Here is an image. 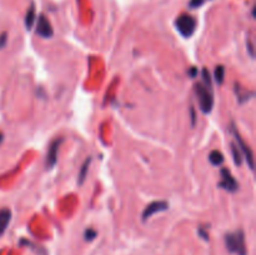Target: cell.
I'll return each mask as SVG.
<instances>
[{
	"label": "cell",
	"instance_id": "22",
	"mask_svg": "<svg viewBox=\"0 0 256 255\" xmlns=\"http://www.w3.org/2000/svg\"><path fill=\"white\" fill-rule=\"evenodd\" d=\"M195 120H196V118H195L194 109H192V125H195Z\"/></svg>",
	"mask_w": 256,
	"mask_h": 255
},
{
	"label": "cell",
	"instance_id": "5",
	"mask_svg": "<svg viewBox=\"0 0 256 255\" xmlns=\"http://www.w3.org/2000/svg\"><path fill=\"white\" fill-rule=\"evenodd\" d=\"M221 182L219 183V188L226 190L229 193H236L239 190V183L230 173L228 168H222L221 169Z\"/></svg>",
	"mask_w": 256,
	"mask_h": 255
},
{
	"label": "cell",
	"instance_id": "23",
	"mask_svg": "<svg viewBox=\"0 0 256 255\" xmlns=\"http://www.w3.org/2000/svg\"><path fill=\"white\" fill-rule=\"evenodd\" d=\"M4 142V134L0 133V145H1V143Z\"/></svg>",
	"mask_w": 256,
	"mask_h": 255
},
{
	"label": "cell",
	"instance_id": "6",
	"mask_svg": "<svg viewBox=\"0 0 256 255\" xmlns=\"http://www.w3.org/2000/svg\"><path fill=\"white\" fill-rule=\"evenodd\" d=\"M64 143V139L63 138H57L54 140L53 143L49 147L48 154H46V159H45V168L48 170L53 169L58 163V156H59V151H60V147Z\"/></svg>",
	"mask_w": 256,
	"mask_h": 255
},
{
	"label": "cell",
	"instance_id": "10",
	"mask_svg": "<svg viewBox=\"0 0 256 255\" xmlns=\"http://www.w3.org/2000/svg\"><path fill=\"white\" fill-rule=\"evenodd\" d=\"M235 94H236V98L240 104H244V103L249 102V100L254 97L253 91L242 89L241 86H240V84H235Z\"/></svg>",
	"mask_w": 256,
	"mask_h": 255
},
{
	"label": "cell",
	"instance_id": "4",
	"mask_svg": "<svg viewBox=\"0 0 256 255\" xmlns=\"http://www.w3.org/2000/svg\"><path fill=\"white\" fill-rule=\"evenodd\" d=\"M231 131H233V135L234 138L236 139L237 142V148H239L240 153L244 155L245 160H246V163H248L249 168H250L251 170H254V154H253V150L250 149V147H249L246 143L244 142V139L241 138V135L239 134V130L236 129V127H235V124H231Z\"/></svg>",
	"mask_w": 256,
	"mask_h": 255
},
{
	"label": "cell",
	"instance_id": "2",
	"mask_svg": "<svg viewBox=\"0 0 256 255\" xmlns=\"http://www.w3.org/2000/svg\"><path fill=\"white\" fill-rule=\"evenodd\" d=\"M195 94L199 100L200 109L204 114H209L214 108V93L213 88L208 86L204 83H196L195 84Z\"/></svg>",
	"mask_w": 256,
	"mask_h": 255
},
{
	"label": "cell",
	"instance_id": "17",
	"mask_svg": "<svg viewBox=\"0 0 256 255\" xmlns=\"http://www.w3.org/2000/svg\"><path fill=\"white\" fill-rule=\"evenodd\" d=\"M206 1H208V0H190L189 6L192 9H197L200 8V6H203Z\"/></svg>",
	"mask_w": 256,
	"mask_h": 255
},
{
	"label": "cell",
	"instance_id": "7",
	"mask_svg": "<svg viewBox=\"0 0 256 255\" xmlns=\"http://www.w3.org/2000/svg\"><path fill=\"white\" fill-rule=\"evenodd\" d=\"M168 209H169V203H168V201H165V200L154 201V203L149 204L147 208H145V209H144L141 219H143V221L145 223V221L149 220L152 215H155V214H159V212H165V210H168Z\"/></svg>",
	"mask_w": 256,
	"mask_h": 255
},
{
	"label": "cell",
	"instance_id": "21",
	"mask_svg": "<svg viewBox=\"0 0 256 255\" xmlns=\"http://www.w3.org/2000/svg\"><path fill=\"white\" fill-rule=\"evenodd\" d=\"M248 49H249V53H250L251 57H254V48H253V42H250V40H248Z\"/></svg>",
	"mask_w": 256,
	"mask_h": 255
},
{
	"label": "cell",
	"instance_id": "9",
	"mask_svg": "<svg viewBox=\"0 0 256 255\" xmlns=\"http://www.w3.org/2000/svg\"><path fill=\"white\" fill-rule=\"evenodd\" d=\"M12 210L8 208L0 209V238L4 235V233L8 229L10 221H12Z\"/></svg>",
	"mask_w": 256,
	"mask_h": 255
},
{
	"label": "cell",
	"instance_id": "19",
	"mask_svg": "<svg viewBox=\"0 0 256 255\" xmlns=\"http://www.w3.org/2000/svg\"><path fill=\"white\" fill-rule=\"evenodd\" d=\"M6 42H8V34L3 33V34L0 35V49H3L6 45Z\"/></svg>",
	"mask_w": 256,
	"mask_h": 255
},
{
	"label": "cell",
	"instance_id": "18",
	"mask_svg": "<svg viewBox=\"0 0 256 255\" xmlns=\"http://www.w3.org/2000/svg\"><path fill=\"white\" fill-rule=\"evenodd\" d=\"M197 234H199V236L203 239V240L209 241V233L204 227H200L199 229H197Z\"/></svg>",
	"mask_w": 256,
	"mask_h": 255
},
{
	"label": "cell",
	"instance_id": "12",
	"mask_svg": "<svg viewBox=\"0 0 256 255\" xmlns=\"http://www.w3.org/2000/svg\"><path fill=\"white\" fill-rule=\"evenodd\" d=\"M90 164H91V158H87L84 162V164L82 165V168H80L79 175H78V184H79L80 187H82V185L85 183V180H86V176H87V173H89V168H90Z\"/></svg>",
	"mask_w": 256,
	"mask_h": 255
},
{
	"label": "cell",
	"instance_id": "16",
	"mask_svg": "<svg viewBox=\"0 0 256 255\" xmlns=\"http://www.w3.org/2000/svg\"><path fill=\"white\" fill-rule=\"evenodd\" d=\"M96 235H98V233H96V230H94V229H91V228H89V229L85 230L84 239L86 241H93L94 239L96 238Z\"/></svg>",
	"mask_w": 256,
	"mask_h": 255
},
{
	"label": "cell",
	"instance_id": "15",
	"mask_svg": "<svg viewBox=\"0 0 256 255\" xmlns=\"http://www.w3.org/2000/svg\"><path fill=\"white\" fill-rule=\"evenodd\" d=\"M231 153H233V156H234V163H235L237 167H240L242 163V156L239 150V148H237V145H235L234 143L231 144Z\"/></svg>",
	"mask_w": 256,
	"mask_h": 255
},
{
	"label": "cell",
	"instance_id": "13",
	"mask_svg": "<svg viewBox=\"0 0 256 255\" xmlns=\"http://www.w3.org/2000/svg\"><path fill=\"white\" fill-rule=\"evenodd\" d=\"M209 160H210V163L213 165H215V167H219V165H221L222 163H224L225 158H224V155H222L221 151L213 150L210 154H209Z\"/></svg>",
	"mask_w": 256,
	"mask_h": 255
},
{
	"label": "cell",
	"instance_id": "20",
	"mask_svg": "<svg viewBox=\"0 0 256 255\" xmlns=\"http://www.w3.org/2000/svg\"><path fill=\"white\" fill-rule=\"evenodd\" d=\"M189 74H190V77H192V78H196L197 69L195 68V66H192V68L190 69V71H189Z\"/></svg>",
	"mask_w": 256,
	"mask_h": 255
},
{
	"label": "cell",
	"instance_id": "14",
	"mask_svg": "<svg viewBox=\"0 0 256 255\" xmlns=\"http://www.w3.org/2000/svg\"><path fill=\"white\" fill-rule=\"evenodd\" d=\"M214 79L219 85H221L225 79V68L224 65H217L214 71Z\"/></svg>",
	"mask_w": 256,
	"mask_h": 255
},
{
	"label": "cell",
	"instance_id": "11",
	"mask_svg": "<svg viewBox=\"0 0 256 255\" xmlns=\"http://www.w3.org/2000/svg\"><path fill=\"white\" fill-rule=\"evenodd\" d=\"M35 20H37V12H35V5L34 4H31L30 8L28 9V12L25 14V20H24V23H25V28L28 30H30L35 24Z\"/></svg>",
	"mask_w": 256,
	"mask_h": 255
},
{
	"label": "cell",
	"instance_id": "8",
	"mask_svg": "<svg viewBox=\"0 0 256 255\" xmlns=\"http://www.w3.org/2000/svg\"><path fill=\"white\" fill-rule=\"evenodd\" d=\"M37 34L42 38H45V39H49V38H51L54 35L53 26H51L50 21H49V19L45 15L42 14L38 18Z\"/></svg>",
	"mask_w": 256,
	"mask_h": 255
},
{
	"label": "cell",
	"instance_id": "1",
	"mask_svg": "<svg viewBox=\"0 0 256 255\" xmlns=\"http://www.w3.org/2000/svg\"><path fill=\"white\" fill-rule=\"evenodd\" d=\"M225 247L229 253L235 255H248V249L245 244V234L241 229L226 233L224 235Z\"/></svg>",
	"mask_w": 256,
	"mask_h": 255
},
{
	"label": "cell",
	"instance_id": "3",
	"mask_svg": "<svg viewBox=\"0 0 256 255\" xmlns=\"http://www.w3.org/2000/svg\"><path fill=\"white\" fill-rule=\"evenodd\" d=\"M175 26H176V30L180 33V35L188 39V38H192L196 30V20L192 15L183 14L176 19Z\"/></svg>",
	"mask_w": 256,
	"mask_h": 255
}]
</instances>
